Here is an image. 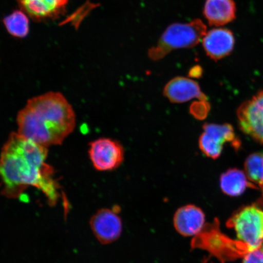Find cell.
Listing matches in <instances>:
<instances>
[{"mask_svg":"<svg viewBox=\"0 0 263 263\" xmlns=\"http://www.w3.org/2000/svg\"><path fill=\"white\" fill-rule=\"evenodd\" d=\"M236 7L233 0H206L203 15L210 26H221L236 18Z\"/></svg>","mask_w":263,"mask_h":263,"instance_id":"4fadbf2b","label":"cell"},{"mask_svg":"<svg viewBox=\"0 0 263 263\" xmlns=\"http://www.w3.org/2000/svg\"><path fill=\"white\" fill-rule=\"evenodd\" d=\"M18 134L47 147L59 145L76 126L73 107L63 95L48 92L30 99L16 118Z\"/></svg>","mask_w":263,"mask_h":263,"instance_id":"7a4b0ae2","label":"cell"},{"mask_svg":"<svg viewBox=\"0 0 263 263\" xmlns=\"http://www.w3.org/2000/svg\"><path fill=\"white\" fill-rule=\"evenodd\" d=\"M245 169L248 179L263 186V153L252 154L246 159Z\"/></svg>","mask_w":263,"mask_h":263,"instance_id":"e0dca14e","label":"cell"},{"mask_svg":"<svg viewBox=\"0 0 263 263\" xmlns=\"http://www.w3.org/2000/svg\"><path fill=\"white\" fill-rule=\"evenodd\" d=\"M206 29V26L200 19L172 24L164 31L157 45L149 49L148 57L158 61L176 49L195 47L204 37Z\"/></svg>","mask_w":263,"mask_h":263,"instance_id":"277c9868","label":"cell"},{"mask_svg":"<svg viewBox=\"0 0 263 263\" xmlns=\"http://www.w3.org/2000/svg\"><path fill=\"white\" fill-rule=\"evenodd\" d=\"M47 156V147L18 133L10 134L0 155L2 195L16 198L28 186H34L45 194L49 204H57L59 186L53 167L46 162Z\"/></svg>","mask_w":263,"mask_h":263,"instance_id":"6da1fadb","label":"cell"},{"mask_svg":"<svg viewBox=\"0 0 263 263\" xmlns=\"http://www.w3.org/2000/svg\"><path fill=\"white\" fill-rule=\"evenodd\" d=\"M261 250H262V252H263V242H262V245H261Z\"/></svg>","mask_w":263,"mask_h":263,"instance_id":"7402d4cb","label":"cell"},{"mask_svg":"<svg viewBox=\"0 0 263 263\" xmlns=\"http://www.w3.org/2000/svg\"><path fill=\"white\" fill-rule=\"evenodd\" d=\"M246 174L237 169H230L220 177V186L226 195H241L248 187H254L249 183Z\"/></svg>","mask_w":263,"mask_h":263,"instance_id":"5bb4252c","label":"cell"},{"mask_svg":"<svg viewBox=\"0 0 263 263\" xmlns=\"http://www.w3.org/2000/svg\"><path fill=\"white\" fill-rule=\"evenodd\" d=\"M174 228L184 236H195L205 225V215L202 210L195 205L181 206L174 214Z\"/></svg>","mask_w":263,"mask_h":263,"instance_id":"7c38bea8","label":"cell"},{"mask_svg":"<svg viewBox=\"0 0 263 263\" xmlns=\"http://www.w3.org/2000/svg\"><path fill=\"white\" fill-rule=\"evenodd\" d=\"M202 69L199 66L194 67L189 71V77L192 78H199L202 75Z\"/></svg>","mask_w":263,"mask_h":263,"instance_id":"44dd1931","label":"cell"},{"mask_svg":"<svg viewBox=\"0 0 263 263\" xmlns=\"http://www.w3.org/2000/svg\"><path fill=\"white\" fill-rule=\"evenodd\" d=\"M199 146L205 156L212 159H218L221 155L223 150V147L216 143L205 132L200 135Z\"/></svg>","mask_w":263,"mask_h":263,"instance_id":"ac0fdd59","label":"cell"},{"mask_svg":"<svg viewBox=\"0 0 263 263\" xmlns=\"http://www.w3.org/2000/svg\"><path fill=\"white\" fill-rule=\"evenodd\" d=\"M242 263H263V252L261 248L253 250L243 258Z\"/></svg>","mask_w":263,"mask_h":263,"instance_id":"ffe728a7","label":"cell"},{"mask_svg":"<svg viewBox=\"0 0 263 263\" xmlns=\"http://www.w3.org/2000/svg\"><path fill=\"white\" fill-rule=\"evenodd\" d=\"M203 129L219 146L223 147L227 143H232L234 146H239L234 129L229 124L205 123L203 126Z\"/></svg>","mask_w":263,"mask_h":263,"instance_id":"9a60e30c","label":"cell"},{"mask_svg":"<svg viewBox=\"0 0 263 263\" xmlns=\"http://www.w3.org/2000/svg\"><path fill=\"white\" fill-rule=\"evenodd\" d=\"M90 159L95 169L100 172L116 170L123 162L124 150L120 142L101 138L89 144Z\"/></svg>","mask_w":263,"mask_h":263,"instance_id":"8992f818","label":"cell"},{"mask_svg":"<svg viewBox=\"0 0 263 263\" xmlns=\"http://www.w3.org/2000/svg\"><path fill=\"white\" fill-rule=\"evenodd\" d=\"M69 0H16L21 11L37 22L54 20L63 15Z\"/></svg>","mask_w":263,"mask_h":263,"instance_id":"9c48e42d","label":"cell"},{"mask_svg":"<svg viewBox=\"0 0 263 263\" xmlns=\"http://www.w3.org/2000/svg\"><path fill=\"white\" fill-rule=\"evenodd\" d=\"M202 41L205 53L215 61L231 53L235 43L233 32L224 28H215L206 32Z\"/></svg>","mask_w":263,"mask_h":263,"instance_id":"30bf717a","label":"cell"},{"mask_svg":"<svg viewBox=\"0 0 263 263\" xmlns=\"http://www.w3.org/2000/svg\"><path fill=\"white\" fill-rule=\"evenodd\" d=\"M191 248L208 252L221 263L244 258L254 250L246 243L223 234L218 219L205 223L201 231L194 236L191 241Z\"/></svg>","mask_w":263,"mask_h":263,"instance_id":"3957f363","label":"cell"},{"mask_svg":"<svg viewBox=\"0 0 263 263\" xmlns=\"http://www.w3.org/2000/svg\"><path fill=\"white\" fill-rule=\"evenodd\" d=\"M5 27L10 34L24 38L28 35L29 23L27 15L22 11H15L3 19Z\"/></svg>","mask_w":263,"mask_h":263,"instance_id":"2e32d148","label":"cell"},{"mask_svg":"<svg viewBox=\"0 0 263 263\" xmlns=\"http://www.w3.org/2000/svg\"><path fill=\"white\" fill-rule=\"evenodd\" d=\"M227 227L234 229L240 241L252 249L261 248L263 242V210L256 205L245 207L227 222Z\"/></svg>","mask_w":263,"mask_h":263,"instance_id":"5b68a950","label":"cell"},{"mask_svg":"<svg viewBox=\"0 0 263 263\" xmlns=\"http://www.w3.org/2000/svg\"><path fill=\"white\" fill-rule=\"evenodd\" d=\"M237 115L243 133L263 143V91L242 103Z\"/></svg>","mask_w":263,"mask_h":263,"instance_id":"52a82bcc","label":"cell"},{"mask_svg":"<svg viewBox=\"0 0 263 263\" xmlns=\"http://www.w3.org/2000/svg\"><path fill=\"white\" fill-rule=\"evenodd\" d=\"M210 107V104L207 100H197L191 104L190 113L196 120H203L208 116Z\"/></svg>","mask_w":263,"mask_h":263,"instance_id":"d6986e66","label":"cell"},{"mask_svg":"<svg viewBox=\"0 0 263 263\" xmlns=\"http://www.w3.org/2000/svg\"><path fill=\"white\" fill-rule=\"evenodd\" d=\"M163 95L173 103H186L195 98L207 100L197 82L182 77L174 78L167 82L164 88Z\"/></svg>","mask_w":263,"mask_h":263,"instance_id":"8fae6325","label":"cell"},{"mask_svg":"<svg viewBox=\"0 0 263 263\" xmlns=\"http://www.w3.org/2000/svg\"><path fill=\"white\" fill-rule=\"evenodd\" d=\"M90 224L92 231L101 244L108 245L120 237L123 223L115 210L103 209L91 217Z\"/></svg>","mask_w":263,"mask_h":263,"instance_id":"ba28073f","label":"cell"}]
</instances>
